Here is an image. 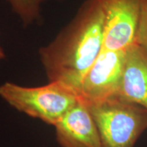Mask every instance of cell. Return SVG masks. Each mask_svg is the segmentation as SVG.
Masks as SVG:
<instances>
[{
    "label": "cell",
    "instance_id": "5b68a950",
    "mask_svg": "<svg viewBox=\"0 0 147 147\" xmlns=\"http://www.w3.org/2000/svg\"><path fill=\"white\" fill-rule=\"evenodd\" d=\"M104 16L103 49L125 51L136 43L143 0H97Z\"/></svg>",
    "mask_w": 147,
    "mask_h": 147
},
{
    "label": "cell",
    "instance_id": "9c48e42d",
    "mask_svg": "<svg viewBox=\"0 0 147 147\" xmlns=\"http://www.w3.org/2000/svg\"><path fill=\"white\" fill-rule=\"evenodd\" d=\"M136 43L147 53V0H143Z\"/></svg>",
    "mask_w": 147,
    "mask_h": 147
},
{
    "label": "cell",
    "instance_id": "277c9868",
    "mask_svg": "<svg viewBox=\"0 0 147 147\" xmlns=\"http://www.w3.org/2000/svg\"><path fill=\"white\" fill-rule=\"evenodd\" d=\"M125 58V51L102 49L86 74L78 95L87 104L117 97L120 88Z\"/></svg>",
    "mask_w": 147,
    "mask_h": 147
},
{
    "label": "cell",
    "instance_id": "ba28073f",
    "mask_svg": "<svg viewBox=\"0 0 147 147\" xmlns=\"http://www.w3.org/2000/svg\"><path fill=\"white\" fill-rule=\"evenodd\" d=\"M24 25H30L40 17L41 5L47 0H7Z\"/></svg>",
    "mask_w": 147,
    "mask_h": 147
},
{
    "label": "cell",
    "instance_id": "3957f363",
    "mask_svg": "<svg viewBox=\"0 0 147 147\" xmlns=\"http://www.w3.org/2000/svg\"><path fill=\"white\" fill-rule=\"evenodd\" d=\"M102 147H134L147 129V109L114 97L87 104Z\"/></svg>",
    "mask_w": 147,
    "mask_h": 147
},
{
    "label": "cell",
    "instance_id": "6da1fadb",
    "mask_svg": "<svg viewBox=\"0 0 147 147\" xmlns=\"http://www.w3.org/2000/svg\"><path fill=\"white\" fill-rule=\"evenodd\" d=\"M104 16L97 0H86L72 20L49 45L40 59L49 82H59L78 95L90 67L103 49Z\"/></svg>",
    "mask_w": 147,
    "mask_h": 147
},
{
    "label": "cell",
    "instance_id": "8992f818",
    "mask_svg": "<svg viewBox=\"0 0 147 147\" xmlns=\"http://www.w3.org/2000/svg\"><path fill=\"white\" fill-rule=\"evenodd\" d=\"M54 127L61 147H102L89 107L80 98Z\"/></svg>",
    "mask_w": 147,
    "mask_h": 147
},
{
    "label": "cell",
    "instance_id": "30bf717a",
    "mask_svg": "<svg viewBox=\"0 0 147 147\" xmlns=\"http://www.w3.org/2000/svg\"><path fill=\"white\" fill-rule=\"evenodd\" d=\"M5 57V53L4 52V50H3V47H1V43H0V62L1 61L3 60Z\"/></svg>",
    "mask_w": 147,
    "mask_h": 147
},
{
    "label": "cell",
    "instance_id": "52a82bcc",
    "mask_svg": "<svg viewBox=\"0 0 147 147\" xmlns=\"http://www.w3.org/2000/svg\"><path fill=\"white\" fill-rule=\"evenodd\" d=\"M116 97L147 109V53L136 43L125 50L122 80Z\"/></svg>",
    "mask_w": 147,
    "mask_h": 147
},
{
    "label": "cell",
    "instance_id": "7a4b0ae2",
    "mask_svg": "<svg viewBox=\"0 0 147 147\" xmlns=\"http://www.w3.org/2000/svg\"><path fill=\"white\" fill-rule=\"evenodd\" d=\"M0 97L18 111L55 126L78 102V95L59 82L28 87L12 82L0 85Z\"/></svg>",
    "mask_w": 147,
    "mask_h": 147
}]
</instances>
